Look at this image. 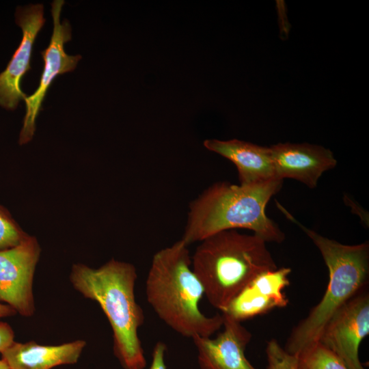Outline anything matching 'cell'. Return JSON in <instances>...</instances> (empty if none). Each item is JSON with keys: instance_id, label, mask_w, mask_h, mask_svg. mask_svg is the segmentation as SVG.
Returning <instances> with one entry per match:
<instances>
[{"instance_id": "6da1fadb", "label": "cell", "mask_w": 369, "mask_h": 369, "mask_svg": "<svg viewBox=\"0 0 369 369\" xmlns=\"http://www.w3.org/2000/svg\"><path fill=\"white\" fill-rule=\"evenodd\" d=\"M189 245L182 239L156 251L145 284L146 297L154 312L182 336L211 337L223 326L222 314L206 316L199 308L204 295L194 273Z\"/></svg>"}, {"instance_id": "7a4b0ae2", "label": "cell", "mask_w": 369, "mask_h": 369, "mask_svg": "<svg viewBox=\"0 0 369 369\" xmlns=\"http://www.w3.org/2000/svg\"><path fill=\"white\" fill-rule=\"evenodd\" d=\"M282 183L276 178L250 185L211 184L191 202L181 239L189 245L221 231L247 229L266 243H282L285 234L267 217L265 208Z\"/></svg>"}, {"instance_id": "3957f363", "label": "cell", "mask_w": 369, "mask_h": 369, "mask_svg": "<svg viewBox=\"0 0 369 369\" xmlns=\"http://www.w3.org/2000/svg\"><path fill=\"white\" fill-rule=\"evenodd\" d=\"M135 266L111 259L98 269L74 264L70 280L75 290L97 302L111 325L113 353L124 369H144L146 359L138 329L144 322L135 287Z\"/></svg>"}, {"instance_id": "277c9868", "label": "cell", "mask_w": 369, "mask_h": 369, "mask_svg": "<svg viewBox=\"0 0 369 369\" xmlns=\"http://www.w3.org/2000/svg\"><path fill=\"white\" fill-rule=\"evenodd\" d=\"M262 238L237 230L200 241L191 257L194 273L210 305L222 312L260 273L277 268Z\"/></svg>"}, {"instance_id": "5b68a950", "label": "cell", "mask_w": 369, "mask_h": 369, "mask_svg": "<svg viewBox=\"0 0 369 369\" xmlns=\"http://www.w3.org/2000/svg\"><path fill=\"white\" fill-rule=\"evenodd\" d=\"M296 223L320 251L329 270V283L319 303L292 331L284 348L296 356L318 342L332 315L350 299L366 289L369 277V243L344 245L325 237L297 221L282 206L279 208Z\"/></svg>"}, {"instance_id": "8992f818", "label": "cell", "mask_w": 369, "mask_h": 369, "mask_svg": "<svg viewBox=\"0 0 369 369\" xmlns=\"http://www.w3.org/2000/svg\"><path fill=\"white\" fill-rule=\"evenodd\" d=\"M64 0H54L51 3V15L53 20V30L48 47L40 51L44 62L42 74L38 89L25 100L26 113L23 125L20 133V145L27 144L32 139L36 131V118L42 109L44 96L54 79L66 72L73 71L80 55H69L64 50V44L72 38L71 26L68 20L60 22V14Z\"/></svg>"}, {"instance_id": "52a82bcc", "label": "cell", "mask_w": 369, "mask_h": 369, "mask_svg": "<svg viewBox=\"0 0 369 369\" xmlns=\"http://www.w3.org/2000/svg\"><path fill=\"white\" fill-rule=\"evenodd\" d=\"M368 333L369 294L365 289L332 315L318 342L332 351L348 369H365L359 357V349Z\"/></svg>"}, {"instance_id": "ba28073f", "label": "cell", "mask_w": 369, "mask_h": 369, "mask_svg": "<svg viewBox=\"0 0 369 369\" xmlns=\"http://www.w3.org/2000/svg\"><path fill=\"white\" fill-rule=\"evenodd\" d=\"M40 251L36 238L30 235L19 245L0 251V303L25 317L35 312L32 286Z\"/></svg>"}, {"instance_id": "9c48e42d", "label": "cell", "mask_w": 369, "mask_h": 369, "mask_svg": "<svg viewBox=\"0 0 369 369\" xmlns=\"http://www.w3.org/2000/svg\"><path fill=\"white\" fill-rule=\"evenodd\" d=\"M15 16L23 31L22 40L5 70L0 74V106L9 110L15 109L27 98L20 88V81L31 68L33 45L45 23L44 6L37 3L18 7Z\"/></svg>"}, {"instance_id": "30bf717a", "label": "cell", "mask_w": 369, "mask_h": 369, "mask_svg": "<svg viewBox=\"0 0 369 369\" xmlns=\"http://www.w3.org/2000/svg\"><path fill=\"white\" fill-rule=\"evenodd\" d=\"M290 268L282 267L264 271L228 305L222 314L239 321L265 314L288 303L284 290L290 285Z\"/></svg>"}, {"instance_id": "8fae6325", "label": "cell", "mask_w": 369, "mask_h": 369, "mask_svg": "<svg viewBox=\"0 0 369 369\" xmlns=\"http://www.w3.org/2000/svg\"><path fill=\"white\" fill-rule=\"evenodd\" d=\"M277 178L298 180L310 189L317 186L322 174L337 164L333 152L309 144H277L269 147Z\"/></svg>"}, {"instance_id": "7c38bea8", "label": "cell", "mask_w": 369, "mask_h": 369, "mask_svg": "<svg viewBox=\"0 0 369 369\" xmlns=\"http://www.w3.org/2000/svg\"><path fill=\"white\" fill-rule=\"evenodd\" d=\"M223 330L215 338H192L201 369H256L245 355L251 333L241 322L222 314Z\"/></svg>"}, {"instance_id": "4fadbf2b", "label": "cell", "mask_w": 369, "mask_h": 369, "mask_svg": "<svg viewBox=\"0 0 369 369\" xmlns=\"http://www.w3.org/2000/svg\"><path fill=\"white\" fill-rule=\"evenodd\" d=\"M204 146L235 165L240 184H255L277 178L269 147L236 139L227 141L206 139Z\"/></svg>"}, {"instance_id": "5bb4252c", "label": "cell", "mask_w": 369, "mask_h": 369, "mask_svg": "<svg viewBox=\"0 0 369 369\" xmlns=\"http://www.w3.org/2000/svg\"><path fill=\"white\" fill-rule=\"evenodd\" d=\"M86 342L77 340L59 345H42L31 341L14 342L3 351V359L10 369H51L62 364H75Z\"/></svg>"}, {"instance_id": "9a60e30c", "label": "cell", "mask_w": 369, "mask_h": 369, "mask_svg": "<svg viewBox=\"0 0 369 369\" xmlns=\"http://www.w3.org/2000/svg\"><path fill=\"white\" fill-rule=\"evenodd\" d=\"M297 369H348L332 351L316 342L297 355Z\"/></svg>"}, {"instance_id": "2e32d148", "label": "cell", "mask_w": 369, "mask_h": 369, "mask_svg": "<svg viewBox=\"0 0 369 369\" xmlns=\"http://www.w3.org/2000/svg\"><path fill=\"white\" fill-rule=\"evenodd\" d=\"M29 234L24 232L9 210L0 204V251L21 243Z\"/></svg>"}, {"instance_id": "e0dca14e", "label": "cell", "mask_w": 369, "mask_h": 369, "mask_svg": "<svg viewBox=\"0 0 369 369\" xmlns=\"http://www.w3.org/2000/svg\"><path fill=\"white\" fill-rule=\"evenodd\" d=\"M266 355L267 364L265 369H297V356L288 353L274 339L268 342Z\"/></svg>"}, {"instance_id": "ac0fdd59", "label": "cell", "mask_w": 369, "mask_h": 369, "mask_svg": "<svg viewBox=\"0 0 369 369\" xmlns=\"http://www.w3.org/2000/svg\"><path fill=\"white\" fill-rule=\"evenodd\" d=\"M167 347L164 342L159 341L154 346L152 362L148 369H167L165 355Z\"/></svg>"}, {"instance_id": "d6986e66", "label": "cell", "mask_w": 369, "mask_h": 369, "mask_svg": "<svg viewBox=\"0 0 369 369\" xmlns=\"http://www.w3.org/2000/svg\"><path fill=\"white\" fill-rule=\"evenodd\" d=\"M14 342V332L7 323L0 321V353Z\"/></svg>"}, {"instance_id": "ffe728a7", "label": "cell", "mask_w": 369, "mask_h": 369, "mask_svg": "<svg viewBox=\"0 0 369 369\" xmlns=\"http://www.w3.org/2000/svg\"><path fill=\"white\" fill-rule=\"evenodd\" d=\"M16 310L7 304L0 303V318L10 317L16 314Z\"/></svg>"}, {"instance_id": "44dd1931", "label": "cell", "mask_w": 369, "mask_h": 369, "mask_svg": "<svg viewBox=\"0 0 369 369\" xmlns=\"http://www.w3.org/2000/svg\"><path fill=\"white\" fill-rule=\"evenodd\" d=\"M0 369H10L6 363L3 359H0Z\"/></svg>"}]
</instances>
